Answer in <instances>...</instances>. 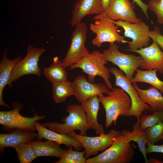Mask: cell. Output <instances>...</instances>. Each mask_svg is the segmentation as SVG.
<instances>
[{"instance_id":"obj_1","label":"cell","mask_w":163,"mask_h":163,"mask_svg":"<svg viewBox=\"0 0 163 163\" xmlns=\"http://www.w3.org/2000/svg\"><path fill=\"white\" fill-rule=\"evenodd\" d=\"M129 130H123L115 137L111 145L103 152L86 159V163H129L135 154L131 143L126 138Z\"/></svg>"},{"instance_id":"obj_2","label":"cell","mask_w":163,"mask_h":163,"mask_svg":"<svg viewBox=\"0 0 163 163\" xmlns=\"http://www.w3.org/2000/svg\"><path fill=\"white\" fill-rule=\"evenodd\" d=\"M107 94L106 96L103 94L98 96L105 111L106 129L110 127L113 123L115 125L118 117L125 116L131 106L130 97L121 88H113Z\"/></svg>"},{"instance_id":"obj_3","label":"cell","mask_w":163,"mask_h":163,"mask_svg":"<svg viewBox=\"0 0 163 163\" xmlns=\"http://www.w3.org/2000/svg\"><path fill=\"white\" fill-rule=\"evenodd\" d=\"M66 111L69 115L62 119L63 123L56 122L41 123L50 129L59 133L68 135L75 130L80 131L79 135L87 136V131L91 128L87 123L86 114L81 105L69 104Z\"/></svg>"},{"instance_id":"obj_4","label":"cell","mask_w":163,"mask_h":163,"mask_svg":"<svg viewBox=\"0 0 163 163\" xmlns=\"http://www.w3.org/2000/svg\"><path fill=\"white\" fill-rule=\"evenodd\" d=\"M93 19L95 20L94 22L89 25L90 30L96 35L92 40L93 45L99 48L104 42L128 43L124 36L119 34L120 31L118 29L119 27L105 14L103 13L96 15Z\"/></svg>"},{"instance_id":"obj_5","label":"cell","mask_w":163,"mask_h":163,"mask_svg":"<svg viewBox=\"0 0 163 163\" xmlns=\"http://www.w3.org/2000/svg\"><path fill=\"white\" fill-rule=\"evenodd\" d=\"M13 109L8 111H0V124L2 126L4 130L10 131L18 129L25 131L34 132L36 130L34 123L38 120L45 119L43 114L39 116L36 113L32 117H27L21 115L20 110L23 108V104L17 101L12 103Z\"/></svg>"},{"instance_id":"obj_6","label":"cell","mask_w":163,"mask_h":163,"mask_svg":"<svg viewBox=\"0 0 163 163\" xmlns=\"http://www.w3.org/2000/svg\"><path fill=\"white\" fill-rule=\"evenodd\" d=\"M107 62L103 58L102 53L98 50H94L77 63L71 66L69 68L71 70L76 68L81 69L83 72L88 75V80L91 83H94L96 76L101 77L111 90L113 87L110 80L109 68L105 65Z\"/></svg>"},{"instance_id":"obj_7","label":"cell","mask_w":163,"mask_h":163,"mask_svg":"<svg viewBox=\"0 0 163 163\" xmlns=\"http://www.w3.org/2000/svg\"><path fill=\"white\" fill-rule=\"evenodd\" d=\"M102 54L104 59L117 66L130 81L143 62L140 56L126 54L120 52L118 46L115 43H109V47L103 51Z\"/></svg>"},{"instance_id":"obj_8","label":"cell","mask_w":163,"mask_h":163,"mask_svg":"<svg viewBox=\"0 0 163 163\" xmlns=\"http://www.w3.org/2000/svg\"><path fill=\"white\" fill-rule=\"evenodd\" d=\"M46 50L29 45L25 57L18 62L13 68L7 85L10 88L12 84L25 75H34L38 77L41 74V70L38 65V62L41 56Z\"/></svg>"},{"instance_id":"obj_9","label":"cell","mask_w":163,"mask_h":163,"mask_svg":"<svg viewBox=\"0 0 163 163\" xmlns=\"http://www.w3.org/2000/svg\"><path fill=\"white\" fill-rule=\"evenodd\" d=\"M88 27L84 22L77 25L72 32L69 49L62 62L66 68L76 64L88 56L90 53L85 47Z\"/></svg>"},{"instance_id":"obj_10","label":"cell","mask_w":163,"mask_h":163,"mask_svg":"<svg viewBox=\"0 0 163 163\" xmlns=\"http://www.w3.org/2000/svg\"><path fill=\"white\" fill-rule=\"evenodd\" d=\"M109 71L110 73L113 75L115 77V85L123 90L131 98V106L125 116L136 117L138 121L143 112L149 111L150 107L141 100L130 80L127 78L122 71L117 68L113 67L110 68Z\"/></svg>"},{"instance_id":"obj_11","label":"cell","mask_w":163,"mask_h":163,"mask_svg":"<svg viewBox=\"0 0 163 163\" xmlns=\"http://www.w3.org/2000/svg\"><path fill=\"white\" fill-rule=\"evenodd\" d=\"M113 22L124 30V36L132 40L129 42L127 50L133 52L148 46L150 40L149 34V26L142 20L136 23H131L121 20L113 21Z\"/></svg>"},{"instance_id":"obj_12","label":"cell","mask_w":163,"mask_h":163,"mask_svg":"<svg viewBox=\"0 0 163 163\" xmlns=\"http://www.w3.org/2000/svg\"><path fill=\"white\" fill-rule=\"evenodd\" d=\"M120 132L114 129L110 130L107 133H101L99 136L94 137L82 136L75 132L69 133V136L79 141L84 148L85 158L87 159L92 155H97L99 151L105 150L112 145L113 139Z\"/></svg>"},{"instance_id":"obj_13","label":"cell","mask_w":163,"mask_h":163,"mask_svg":"<svg viewBox=\"0 0 163 163\" xmlns=\"http://www.w3.org/2000/svg\"><path fill=\"white\" fill-rule=\"evenodd\" d=\"M72 83L74 95L81 104L91 97L107 94L110 90L106 84L91 83L85 76L81 75L76 76Z\"/></svg>"},{"instance_id":"obj_14","label":"cell","mask_w":163,"mask_h":163,"mask_svg":"<svg viewBox=\"0 0 163 163\" xmlns=\"http://www.w3.org/2000/svg\"><path fill=\"white\" fill-rule=\"evenodd\" d=\"M135 8L129 0H110L108 8L103 13L113 21L136 23L142 20L137 17Z\"/></svg>"},{"instance_id":"obj_15","label":"cell","mask_w":163,"mask_h":163,"mask_svg":"<svg viewBox=\"0 0 163 163\" xmlns=\"http://www.w3.org/2000/svg\"><path fill=\"white\" fill-rule=\"evenodd\" d=\"M133 52L139 54L143 62L139 66L142 70L156 69L163 74V52L156 43L153 41L149 46L135 50Z\"/></svg>"},{"instance_id":"obj_16","label":"cell","mask_w":163,"mask_h":163,"mask_svg":"<svg viewBox=\"0 0 163 163\" xmlns=\"http://www.w3.org/2000/svg\"><path fill=\"white\" fill-rule=\"evenodd\" d=\"M104 12L101 0H79L74 5L69 24L72 27H75L85 16Z\"/></svg>"},{"instance_id":"obj_17","label":"cell","mask_w":163,"mask_h":163,"mask_svg":"<svg viewBox=\"0 0 163 163\" xmlns=\"http://www.w3.org/2000/svg\"><path fill=\"white\" fill-rule=\"evenodd\" d=\"M34 126L38 132V140L44 139L64 144L67 147L72 146L77 150H80L83 147L82 144L75 138L48 129L37 121L34 123Z\"/></svg>"},{"instance_id":"obj_18","label":"cell","mask_w":163,"mask_h":163,"mask_svg":"<svg viewBox=\"0 0 163 163\" xmlns=\"http://www.w3.org/2000/svg\"><path fill=\"white\" fill-rule=\"evenodd\" d=\"M38 133L34 132L25 131L16 129L12 133L0 134V150L3 152L6 147L14 149L22 144L32 142L37 137Z\"/></svg>"},{"instance_id":"obj_19","label":"cell","mask_w":163,"mask_h":163,"mask_svg":"<svg viewBox=\"0 0 163 163\" xmlns=\"http://www.w3.org/2000/svg\"><path fill=\"white\" fill-rule=\"evenodd\" d=\"M99 102L98 96H94L88 98L81 105L85 112L88 125L91 129H93L97 134L105 132L103 125L99 123L97 120Z\"/></svg>"},{"instance_id":"obj_20","label":"cell","mask_w":163,"mask_h":163,"mask_svg":"<svg viewBox=\"0 0 163 163\" xmlns=\"http://www.w3.org/2000/svg\"><path fill=\"white\" fill-rule=\"evenodd\" d=\"M132 84L141 100L150 107L149 111L151 113L163 110V95L157 88L151 85L148 89L143 90L136 83Z\"/></svg>"},{"instance_id":"obj_21","label":"cell","mask_w":163,"mask_h":163,"mask_svg":"<svg viewBox=\"0 0 163 163\" xmlns=\"http://www.w3.org/2000/svg\"><path fill=\"white\" fill-rule=\"evenodd\" d=\"M7 53V50L5 49L0 63V105L10 108L9 106L4 101L3 92L5 87L7 85L13 68L22 59L20 56H18L14 59H9L8 58Z\"/></svg>"},{"instance_id":"obj_22","label":"cell","mask_w":163,"mask_h":163,"mask_svg":"<svg viewBox=\"0 0 163 163\" xmlns=\"http://www.w3.org/2000/svg\"><path fill=\"white\" fill-rule=\"evenodd\" d=\"M31 143L37 157L47 156L59 158L67 151L62 149L60 144L50 140L44 142L35 140L32 141Z\"/></svg>"},{"instance_id":"obj_23","label":"cell","mask_w":163,"mask_h":163,"mask_svg":"<svg viewBox=\"0 0 163 163\" xmlns=\"http://www.w3.org/2000/svg\"><path fill=\"white\" fill-rule=\"evenodd\" d=\"M66 68L58 56L54 57L51 65L45 68L43 71L44 75L52 84L67 80Z\"/></svg>"},{"instance_id":"obj_24","label":"cell","mask_w":163,"mask_h":163,"mask_svg":"<svg viewBox=\"0 0 163 163\" xmlns=\"http://www.w3.org/2000/svg\"><path fill=\"white\" fill-rule=\"evenodd\" d=\"M156 69L142 70L137 69L134 77L130 81L132 84L138 82L149 84L157 88L163 95V82L156 75Z\"/></svg>"},{"instance_id":"obj_25","label":"cell","mask_w":163,"mask_h":163,"mask_svg":"<svg viewBox=\"0 0 163 163\" xmlns=\"http://www.w3.org/2000/svg\"><path fill=\"white\" fill-rule=\"evenodd\" d=\"M74 94L72 82L68 80L52 84V97L56 103L65 101Z\"/></svg>"},{"instance_id":"obj_26","label":"cell","mask_w":163,"mask_h":163,"mask_svg":"<svg viewBox=\"0 0 163 163\" xmlns=\"http://www.w3.org/2000/svg\"><path fill=\"white\" fill-rule=\"evenodd\" d=\"M126 138L129 141H133L137 143L145 163H148L146 148V144L147 143L146 132L145 130H142L141 129L138 122L133 125L131 132L129 130Z\"/></svg>"},{"instance_id":"obj_27","label":"cell","mask_w":163,"mask_h":163,"mask_svg":"<svg viewBox=\"0 0 163 163\" xmlns=\"http://www.w3.org/2000/svg\"><path fill=\"white\" fill-rule=\"evenodd\" d=\"M31 142L22 144L14 148L20 163H30L37 158Z\"/></svg>"},{"instance_id":"obj_28","label":"cell","mask_w":163,"mask_h":163,"mask_svg":"<svg viewBox=\"0 0 163 163\" xmlns=\"http://www.w3.org/2000/svg\"><path fill=\"white\" fill-rule=\"evenodd\" d=\"M137 122L142 130H145L148 128L160 123H163V110L155 112L149 115L144 114Z\"/></svg>"},{"instance_id":"obj_29","label":"cell","mask_w":163,"mask_h":163,"mask_svg":"<svg viewBox=\"0 0 163 163\" xmlns=\"http://www.w3.org/2000/svg\"><path fill=\"white\" fill-rule=\"evenodd\" d=\"M73 146L69 147L68 150L55 163H86V158L85 157V150L78 152L73 150Z\"/></svg>"},{"instance_id":"obj_30","label":"cell","mask_w":163,"mask_h":163,"mask_svg":"<svg viewBox=\"0 0 163 163\" xmlns=\"http://www.w3.org/2000/svg\"><path fill=\"white\" fill-rule=\"evenodd\" d=\"M147 143L154 145L163 140V123H160L145 130Z\"/></svg>"},{"instance_id":"obj_31","label":"cell","mask_w":163,"mask_h":163,"mask_svg":"<svg viewBox=\"0 0 163 163\" xmlns=\"http://www.w3.org/2000/svg\"><path fill=\"white\" fill-rule=\"evenodd\" d=\"M148 5L149 8L156 14L157 22L160 24H163V0L157 2L150 1Z\"/></svg>"},{"instance_id":"obj_32","label":"cell","mask_w":163,"mask_h":163,"mask_svg":"<svg viewBox=\"0 0 163 163\" xmlns=\"http://www.w3.org/2000/svg\"><path fill=\"white\" fill-rule=\"evenodd\" d=\"M148 35L163 51V35L161 33L160 27L155 26L153 30L150 31Z\"/></svg>"},{"instance_id":"obj_33","label":"cell","mask_w":163,"mask_h":163,"mask_svg":"<svg viewBox=\"0 0 163 163\" xmlns=\"http://www.w3.org/2000/svg\"><path fill=\"white\" fill-rule=\"evenodd\" d=\"M147 147L146 149L147 154L153 152L163 153V144L155 145L149 143H147Z\"/></svg>"},{"instance_id":"obj_34","label":"cell","mask_w":163,"mask_h":163,"mask_svg":"<svg viewBox=\"0 0 163 163\" xmlns=\"http://www.w3.org/2000/svg\"><path fill=\"white\" fill-rule=\"evenodd\" d=\"M134 3H135L141 9L145 16L147 18H149L147 12V10L149 8L148 5L144 3L141 0H132Z\"/></svg>"},{"instance_id":"obj_35","label":"cell","mask_w":163,"mask_h":163,"mask_svg":"<svg viewBox=\"0 0 163 163\" xmlns=\"http://www.w3.org/2000/svg\"><path fill=\"white\" fill-rule=\"evenodd\" d=\"M110 0H101L104 12L108 8L109 6Z\"/></svg>"},{"instance_id":"obj_36","label":"cell","mask_w":163,"mask_h":163,"mask_svg":"<svg viewBox=\"0 0 163 163\" xmlns=\"http://www.w3.org/2000/svg\"><path fill=\"white\" fill-rule=\"evenodd\" d=\"M148 163H163V161H159L153 157H150L148 159Z\"/></svg>"},{"instance_id":"obj_37","label":"cell","mask_w":163,"mask_h":163,"mask_svg":"<svg viewBox=\"0 0 163 163\" xmlns=\"http://www.w3.org/2000/svg\"><path fill=\"white\" fill-rule=\"evenodd\" d=\"M150 1L157 2L159 1L160 0H149Z\"/></svg>"}]
</instances>
